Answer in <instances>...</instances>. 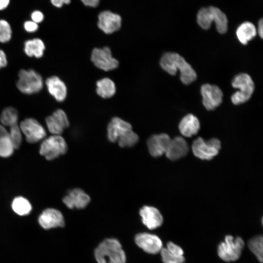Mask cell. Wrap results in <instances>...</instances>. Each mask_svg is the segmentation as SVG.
I'll return each mask as SVG.
<instances>
[{
  "label": "cell",
  "mask_w": 263,
  "mask_h": 263,
  "mask_svg": "<svg viewBox=\"0 0 263 263\" xmlns=\"http://www.w3.org/2000/svg\"><path fill=\"white\" fill-rule=\"evenodd\" d=\"M38 223L45 229L63 227L65 224L61 212L52 208H47L42 212L38 217Z\"/></svg>",
  "instance_id": "17"
},
{
  "label": "cell",
  "mask_w": 263,
  "mask_h": 263,
  "mask_svg": "<svg viewBox=\"0 0 263 263\" xmlns=\"http://www.w3.org/2000/svg\"><path fill=\"white\" fill-rule=\"evenodd\" d=\"M244 246V242L241 237L234 238L232 235H227L224 241L218 244L217 254L225 262H234L241 257Z\"/></svg>",
  "instance_id": "4"
},
{
  "label": "cell",
  "mask_w": 263,
  "mask_h": 263,
  "mask_svg": "<svg viewBox=\"0 0 263 263\" xmlns=\"http://www.w3.org/2000/svg\"><path fill=\"white\" fill-rule=\"evenodd\" d=\"M18 89L22 93L31 94L39 92L43 88V79L38 72L33 69H21L18 74Z\"/></svg>",
  "instance_id": "6"
},
{
  "label": "cell",
  "mask_w": 263,
  "mask_h": 263,
  "mask_svg": "<svg viewBox=\"0 0 263 263\" xmlns=\"http://www.w3.org/2000/svg\"><path fill=\"white\" fill-rule=\"evenodd\" d=\"M24 28L26 31L29 33H33L36 32L38 28V23L32 20L26 21L24 22Z\"/></svg>",
  "instance_id": "35"
},
{
  "label": "cell",
  "mask_w": 263,
  "mask_h": 263,
  "mask_svg": "<svg viewBox=\"0 0 263 263\" xmlns=\"http://www.w3.org/2000/svg\"><path fill=\"white\" fill-rule=\"evenodd\" d=\"M169 250L178 256H183L184 251L181 247L172 242H169L167 247Z\"/></svg>",
  "instance_id": "34"
},
{
  "label": "cell",
  "mask_w": 263,
  "mask_h": 263,
  "mask_svg": "<svg viewBox=\"0 0 263 263\" xmlns=\"http://www.w3.org/2000/svg\"><path fill=\"white\" fill-rule=\"evenodd\" d=\"M98 27L106 34H113L121 28V17L110 11L101 12L98 15Z\"/></svg>",
  "instance_id": "12"
},
{
  "label": "cell",
  "mask_w": 263,
  "mask_h": 263,
  "mask_svg": "<svg viewBox=\"0 0 263 263\" xmlns=\"http://www.w3.org/2000/svg\"><path fill=\"white\" fill-rule=\"evenodd\" d=\"M18 113L17 110L12 107L5 108L0 116L1 123L7 126H11L17 124Z\"/></svg>",
  "instance_id": "28"
},
{
  "label": "cell",
  "mask_w": 263,
  "mask_h": 263,
  "mask_svg": "<svg viewBox=\"0 0 263 263\" xmlns=\"http://www.w3.org/2000/svg\"><path fill=\"white\" fill-rule=\"evenodd\" d=\"M10 2V0H0V10L5 9Z\"/></svg>",
  "instance_id": "42"
},
{
  "label": "cell",
  "mask_w": 263,
  "mask_h": 263,
  "mask_svg": "<svg viewBox=\"0 0 263 263\" xmlns=\"http://www.w3.org/2000/svg\"><path fill=\"white\" fill-rule=\"evenodd\" d=\"M139 136L132 130L129 131L117 141L121 148L132 147L137 143Z\"/></svg>",
  "instance_id": "29"
},
{
  "label": "cell",
  "mask_w": 263,
  "mask_h": 263,
  "mask_svg": "<svg viewBox=\"0 0 263 263\" xmlns=\"http://www.w3.org/2000/svg\"><path fill=\"white\" fill-rule=\"evenodd\" d=\"M197 21L203 29H209L212 22H215L217 31L221 34L228 29V19L226 15L219 8L210 6L201 8L197 15Z\"/></svg>",
  "instance_id": "3"
},
{
  "label": "cell",
  "mask_w": 263,
  "mask_h": 263,
  "mask_svg": "<svg viewBox=\"0 0 263 263\" xmlns=\"http://www.w3.org/2000/svg\"><path fill=\"white\" fill-rule=\"evenodd\" d=\"M200 128V122L196 116L192 114L185 116L179 124V129L184 136L190 137L195 135Z\"/></svg>",
  "instance_id": "22"
},
{
  "label": "cell",
  "mask_w": 263,
  "mask_h": 263,
  "mask_svg": "<svg viewBox=\"0 0 263 263\" xmlns=\"http://www.w3.org/2000/svg\"><path fill=\"white\" fill-rule=\"evenodd\" d=\"M201 94L203 97V104L208 111L215 109L222 102L223 94L217 85L208 83L202 85Z\"/></svg>",
  "instance_id": "11"
},
{
  "label": "cell",
  "mask_w": 263,
  "mask_h": 263,
  "mask_svg": "<svg viewBox=\"0 0 263 263\" xmlns=\"http://www.w3.org/2000/svg\"><path fill=\"white\" fill-rule=\"evenodd\" d=\"M160 252L163 263H184L185 262L184 256H178L166 247H163Z\"/></svg>",
  "instance_id": "30"
},
{
  "label": "cell",
  "mask_w": 263,
  "mask_h": 263,
  "mask_svg": "<svg viewBox=\"0 0 263 263\" xmlns=\"http://www.w3.org/2000/svg\"><path fill=\"white\" fill-rule=\"evenodd\" d=\"M52 4L58 8L63 6L64 4H68L71 2V0H51Z\"/></svg>",
  "instance_id": "38"
},
{
  "label": "cell",
  "mask_w": 263,
  "mask_h": 263,
  "mask_svg": "<svg viewBox=\"0 0 263 263\" xmlns=\"http://www.w3.org/2000/svg\"><path fill=\"white\" fill-rule=\"evenodd\" d=\"M191 148L196 157L209 160L218 154L221 149V142L217 138L206 141L202 137H198L193 142Z\"/></svg>",
  "instance_id": "8"
},
{
  "label": "cell",
  "mask_w": 263,
  "mask_h": 263,
  "mask_svg": "<svg viewBox=\"0 0 263 263\" xmlns=\"http://www.w3.org/2000/svg\"><path fill=\"white\" fill-rule=\"evenodd\" d=\"M19 126L21 132L25 136L26 140L29 143H37L46 135L43 127L33 118L25 119L20 123Z\"/></svg>",
  "instance_id": "10"
},
{
  "label": "cell",
  "mask_w": 263,
  "mask_h": 263,
  "mask_svg": "<svg viewBox=\"0 0 263 263\" xmlns=\"http://www.w3.org/2000/svg\"><path fill=\"white\" fill-rule=\"evenodd\" d=\"M11 37L12 30L9 23L5 20L0 19V42H7Z\"/></svg>",
  "instance_id": "33"
},
{
  "label": "cell",
  "mask_w": 263,
  "mask_h": 263,
  "mask_svg": "<svg viewBox=\"0 0 263 263\" xmlns=\"http://www.w3.org/2000/svg\"><path fill=\"white\" fill-rule=\"evenodd\" d=\"M136 244L144 251L155 254L159 252L163 248V244L158 236L148 233H141L135 237Z\"/></svg>",
  "instance_id": "14"
},
{
  "label": "cell",
  "mask_w": 263,
  "mask_h": 263,
  "mask_svg": "<svg viewBox=\"0 0 263 263\" xmlns=\"http://www.w3.org/2000/svg\"><path fill=\"white\" fill-rule=\"evenodd\" d=\"M188 151V146L186 140L177 136L171 139L165 154L169 159L176 160L185 156Z\"/></svg>",
  "instance_id": "20"
},
{
  "label": "cell",
  "mask_w": 263,
  "mask_h": 263,
  "mask_svg": "<svg viewBox=\"0 0 263 263\" xmlns=\"http://www.w3.org/2000/svg\"><path fill=\"white\" fill-rule=\"evenodd\" d=\"M91 60L97 68L105 72L113 70L119 65V61L113 57L110 47L94 48L91 55Z\"/></svg>",
  "instance_id": "9"
},
{
  "label": "cell",
  "mask_w": 263,
  "mask_h": 263,
  "mask_svg": "<svg viewBox=\"0 0 263 263\" xmlns=\"http://www.w3.org/2000/svg\"><path fill=\"white\" fill-rule=\"evenodd\" d=\"M47 128L53 135H60L69 126V121L65 112L62 109L56 110L45 119Z\"/></svg>",
  "instance_id": "13"
},
{
  "label": "cell",
  "mask_w": 263,
  "mask_h": 263,
  "mask_svg": "<svg viewBox=\"0 0 263 263\" xmlns=\"http://www.w3.org/2000/svg\"><path fill=\"white\" fill-rule=\"evenodd\" d=\"M31 17L32 21L37 23L41 22L44 19L43 14L39 11H34Z\"/></svg>",
  "instance_id": "36"
},
{
  "label": "cell",
  "mask_w": 263,
  "mask_h": 263,
  "mask_svg": "<svg viewBox=\"0 0 263 263\" xmlns=\"http://www.w3.org/2000/svg\"><path fill=\"white\" fill-rule=\"evenodd\" d=\"M7 64V60L4 52L0 49V69L5 67Z\"/></svg>",
  "instance_id": "37"
},
{
  "label": "cell",
  "mask_w": 263,
  "mask_h": 263,
  "mask_svg": "<svg viewBox=\"0 0 263 263\" xmlns=\"http://www.w3.org/2000/svg\"><path fill=\"white\" fill-rule=\"evenodd\" d=\"M14 150L9 136L0 139V157L7 158L10 156L13 153Z\"/></svg>",
  "instance_id": "31"
},
{
  "label": "cell",
  "mask_w": 263,
  "mask_h": 263,
  "mask_svg": "<svg viewBox=\"0 0 263 263\" xmlns=\"http://www.w3.org/2000/svg\"><path fill=\"white\" fill-rule=\"evenodd\" d=\"M12 207L14 211L20 216L27 215L32 210L30 202L22 196L14 198L12 203Z\"/></svg>",
  "instance_id": "27"
},
{
  "label": "cell",
  "mask_w": 263,
  "mask_h": 263,
  "mask_svg": "<svg viewBox=\"0 0 263 263\" xmlns=\"http://www.w3.org/2000/svg\"><path fill=\"white\" fill-rule=\"evenodd\" d=\"M95 91L98 96L107 99L114 95L116 88L113 80L109 77H104L96 81Z\"/></svg>",
  "instance_id": "23"
},
{
  "label": "cell",
  "mask_w": 263,
  "mask_h": 263,
  "mask_svg": "<svg viewBox=\"0 0 263 263\" xmlns=\"http://www.w3.org/2000/svg\"><path fill=\"white\" fill-rule=\"evenodd\" d=\"M62 201L70 209H83L88 206L91 199L83 190L75 188L69 190Z\"/></svg>",
  "instance_id": "15"
},
{
  "label": "cell",
  "mask_w": 263,
  "mask_h": 263,
  "mask_svg": "<svg viewBox=\"0 0 263 263\" xmlns=\"http://www.w3.org/2000/svg\"><path fill=\"white\" fill-rule=\"evenodd\" d=\"M6 136H9V132L3 126L0 124V139Z\"/></svg>",
  "instance_id": "41"
},
{
  "label": "cell",
  "mask_w": 263,
  "mask_h": 263,
  "mask_svg": "<svg viewBox=\"0 0 263 263\" xmlns=\"http://www.w3.org/2000/svg\"><path fill=\"white\" fill-rule=\"evenodd\" d=\"M132 130L131 124L119 117H113L109 122L107 127V137L111 142L118 139L129 131Z\"/></svg>",
  "instance_id": "16"
},
{
  "label": "cell",
  "mask_w": 263,
  "mask_h": 263,
  "mask_svg": "<svg viewBox=\"0 0 263 263\" xmlns=\"http://www.w3.org/2000/svg\"><path fill=\"white\" fill-rule=\"evenodd\" d=\"M248 247L260 263L263 262V237L258 235L253 237L248 242Z\"/></svg>",
  "instance_id": "26"
},
{
  "label": "cell",
  "mask_w": 263,
  "mask_h": 263,
  "mask_svg": "<svg viewBox=\"0 0 263 263\" xmlns=\"http://www.w3.org/2000/svg\"><path fill=\"white\" fill-rule=\"evenodd\" d=\"M10 127L9 138L15 149H18L20 146L22 142L21 131L18 124L12 125Z\"/></svg>",
  "instance_id": "32"
},
{
  "label": "cell",
  "mask_w": 263,
  "mask_h": 263,
  "mask_svg": "<svg viewBox=\"0 0 263 263\" xmlns=\"http://www.w3.org/2000/svg\"><path fill=\"white\" fill-rule=\"evenodd\" d=\"M231 85L233 88L239 89L231 96V101L235 105L247 101L254 91V82L251 76L246 73H240L235 75Z\"/></svg>",
  "instance_id": "5"
},
{
  "label": "cell",
  "mask_w": 263,
  "mask_h": 263,
  "mask_svg": "<svg viewBox=\"0 0 263 263\" xmlns=\"http://www.w3.org/2000/svg\"><path fill=\"white\" fill-rule=\"evenodd\" d=\"M160 65L163 70L171 75H175L179 70L181 81L185 85H188L196 79L197 74L194 70L183 56L176 53H164L161 57Z\"/></svg>",
  "instance_id": "1"
},
{
  "label": "cell",
  "mask_w": 263,
  "mask_h": 263,
  "mask_svg": "<svg viewBox=\"0 0 263 263\" xmlns=\"http://www.w3.org/2000/svg\"><path fill=\"white\" fill-rule=\"evenodd\" d=\"M171 138L166 133L154 134L147 140V146L150 154L157 157L165 154Z\"/></svg>",
  "instance_id": "18"
},
{
  "label": "cell",
  "mask_w": 263,
  "mask_h": 263,
  "mask_svg": "<svg viewBox=\"0 0 263 263\" xmlns=\"http://www.w3.org/2000/svg\"><path fill=\"white\" fill-rule=\"evenodd\" d=\"M259 36L261 38L263 37V19H261L258 23V29L257 30Z\"/></svg>",
  "instance_id": "40"
},
{
  "label": "cell",
  "mask_w": 263,
  "mask_h": 263,
  "mask_svg": "<svg viewBox=\"0 0 263 263\" xmlns=\"http://www.w3.org/2000/svg\"><path fill=\"white\" fill-rule=\"evenodd\" d=\"M49 94L58 102L63 101L67 95V88L64 82L57 76H51L46 80Z\"/></svg>",
  "instance_id": "21"
},
{
  "label": "cell",
  "mask_w": 263,
  "mask_h": 263,
  "mask_svg": "<svg viewBox=\"0 0 263 263\" xmlns=\"http://www.w3.org/2000/svg\"><path fill=\"white\" fill-rule=\"evenodd\" d=\"M257 29L254 25L249 22L242 23L237 29L236 36L239 41L246 45L257 35Z\"/></svg>",
  "instance_id": "24"
},
{
  "label": "cell",
  "mask_w": 263,
  "mask_h": 263,
  "mask_svg": "<svg viewBox=\"0 0 263 263\" xmlns=\"http://www.w3.org/2000/svg\"><path fill=\"white\" fill-rule=\"evenodd\" d=\"M24 51L28 56L40 58L42 56L45 46L40 38H35L25 41Z\"/></svg>",
  "instance_id": "25"
},
{
  "label": "cell",
  "mask_w": 263,
  "mask_h": 263,
  "mask_svg": "<svg viewBox=\"0 0 263 263\" xmlns=\"http://www.w3.org/2000/svg\"><path fill=\"white\" fill-rule=\"evenodd\" d=\"M68 150L67 144L60 135H52L41 143L39 153L47 160H52L65 154Z\"/></svg>",
  "instance_id": "7"
},
{
  "label": "cell",
  "mask_w": 263,
  "mask_h": 263,
  "mask_svg": "<svg viewBox=\"0 0 263 263\" xmlns=\"http://www.w3.org/2000/svg\"><path fill=\"white\" fill-rule=\"evenodd\" d=\"M82 3L86 6L96 7L99 3L100 0H81Z\"/></svg>",
  "instance_id": "39"
},
{
  "label": "cell",
  "mask_w": 263,
  "mask_h": 263,
  "mask_svg": "<svg viewBox=\"0 0 263 263\" xmlns=\"http://www.w3.org/2000/svg\"><path fill=\"white\" fill-rule=\"evenodd\" d=\"M98 263H126V257L119 242L115 239L104 240L94 251Z\"/></svg>",
  "instance_id": "2"
},
{
  "label": "cell",
  "mask_w": 263,
  "mask_h": 263,
  "mask_svg": "<svg viewBox=\"0 0 263 263\" xmlns=\"http://www.w3.org/2000/svg\"><path fill=\"white\" fill-rule=\"evenodd\" d=\"M143 224L149 229H154L160 226L163 218L159 210L151 206H144L139 211Z\"/></svg>",
  "instance_id": "19"
}]
</instances>
